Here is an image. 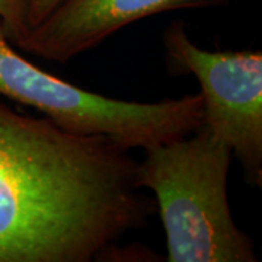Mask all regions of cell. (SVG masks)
<instances>
[{
  "instance_id": "cell-1",
  "label": "cell",
  "mask_w": 262,
  "mask_h": 262,
  "mask_svg": "<svg viewBox=\"0 0 262 262\" xmlns=\"http://www.w3.org/2000/svg\"><path fill=\"white\" fill-rule=\"evenodd\" d=\"M232 150L203 124L184 139L144 150L137 184L156 200L168 262H256L253 241L227 198Z\"/></svg>"
},
{
  "instance_id": "cell-6",
  "label": "cell",
  "mask_w": 262,
  "mask_h": 262,
  "mask_svg": "<svg viewBox=\"0 0 262 262\" xmlns=\"http://www.w3.org/2000/svg\"><path fill=\"white\" fill-rule=\"evenodd\" d=\"M61 0H28V27L38 25Z\"/></svg>"
},
{
  "instance_id": "cell-3",
  "label": "cell",
  "mask_w": 262,
  "mask_h": 262,
  "mask_svg": "<svg viewBox=\"0 0 262 262\" xmlns=\"http://www.w3.org/2000/svg\"><path fill=\"white\" fill-rule=\"evenodd\" d=\"M173 73H191L201 86L204 125L232 150L244 178L262 187V51H208L189 38L182 20L163 32Z\"/></svg>"
},
{
  "instance_id": "cell-5",
  "label": "cell",
  "mask_w": 262,
  "mask_h": 262,
  "mask_svg": "<svg viewBox=\"0 0 262 262\" xmlns=\"http://www.w3.org/2000/svg\"><path fill=\"white\" fill-rule=\"evenodd\" d=\"M0 18L6 37L16 46L29 31L28 0H0Z\"/></svg>"
},
{
  "instance_id": "cell-2",
  "label": "cell",
  "mask_w": 262,
  "mask_h": 262,
  "mask_svg": "<svg viewBox=\"0 0 262 262\" xmlns=\"http://www.w3.org/2000/svg\"><path fill=\"white\" fill-rule=\"evenodd\" d=\"M0 95L44 114L61 130L103 136L122 149H149L184 139L204 124L201 94L131 102L84 91L20 56L0 18Z\"/></svg>"
},
{
  "instance_id": "cell-4",
  "label": "cell",
  "mask_w": 262,
  "mask_h": 262,
  "mask_svg": "<svg viewBox=\"0 0 262 262\" xmlns=\"http://www.w3.org/2000/svg\"><path fill=\"white\" fill-rule=\"evenodd\" d=\"M230 0H61L15 46L53 63L96 48L120 29L149 16L225 6Z\"/></svg>"
}]
</instances>
